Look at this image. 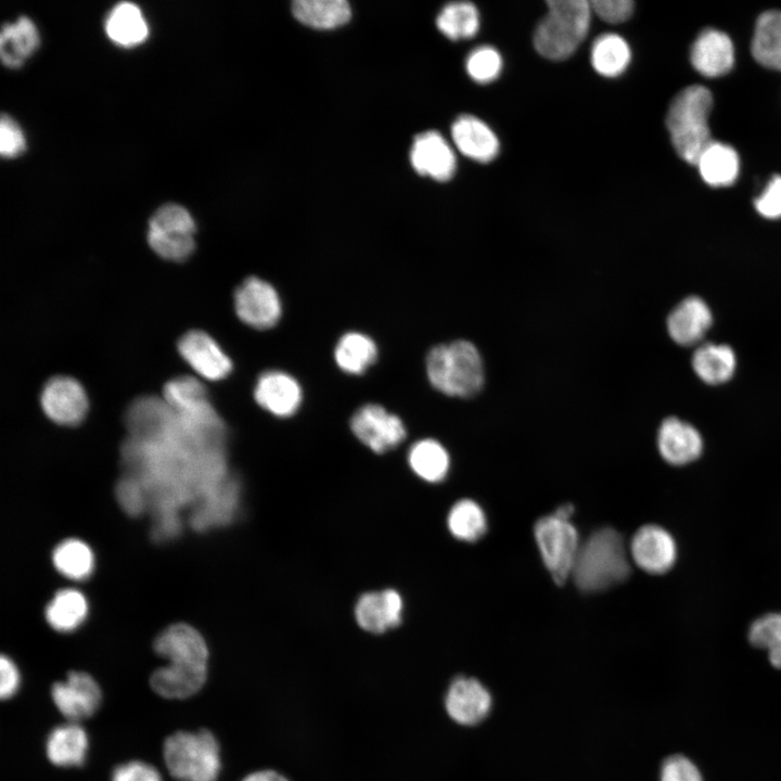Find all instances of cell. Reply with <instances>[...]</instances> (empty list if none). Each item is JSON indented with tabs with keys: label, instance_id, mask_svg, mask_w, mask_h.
<instances>
[{
	"label": "cell",
	"instance_id": "6da1fadb",
	"mask_svg": "<svg viewBox=\"0 0 781 781\" xmlns=\"http://www.w3.org/2000/svg\"><path fill=\"white\" fill-rule=\"evenodd\" d=\"M629 550L611 527L593 532L581 545L572 576L585 592H599L624 581L630 574Z\"/></svg>",
	"mask_w": 781,
	"mask_h": 781
},
{
	"label": "cell",
	"instance_id": "7a4b0ae2",
	"mask_svg": "<svg viewBox=\"0 0 781 781\" xmlns=\"http://www.w3.org/2000/svg\"><path fill=\"white\" fill-rule=\"evenodd\" d=\"M713 97L700 85L682 89L671 101L666 125L671 143L679 156L695 165L702 152L713 142L707 118Z\"/></svg>",
	"mask_w": 781,
	"mask_h": 781
},
{
	"label": "cell",
	"instance_id": "3957f363",
	"mask_svg": "<svg viewBox=\"0 0 781 781\" xmlns=\"http://www.w3.org/2000/svg\"><path fill=\"white\" fill-rule=\"evenodd\" d=\"M426 373L433 387L448 396L470 397L484 384L481 355L468 341L434 346L426 357Z\"/></svg>",
	"mask_w": 781,
	"mask_h": 781
},
{
	"label": "cell",
	"instance_id": "277c9868",
	"mask_svg": "<svg viewBox=\"0 0 781 781\" xmlns=\"http://www.w3.org/2000/svg\"><path fill=\"white\" fill-rule=\"evenodd\" d=\"M548 13L534 33V46L543 57L562 61L571 56L588 34L591 4L586 0L548 1Z\"/></svg>",
	"mask_w": 781,
	"mask_h": 781
},
{
	"label": "cell",
	"instance_id": "5b68a950",
	"mask_svg": "<svg viewBox=\"0 0 781 781\" xmlns=\"http://www.w3.org/2000/svg\"><path fill=\"white\" fill-rule=\"evenodd\" d=\"M163 757L168 772L178 781H217L221 769L219 743L206 729L177 731L167 737Z\"/></svg>",
	"mask_w": 781,
	"mask_h": 781
},
{
	"label": "cell",
	"instance_id": "8992f818",
	"mask_svg": "<svg viewBox=\"0 0 781 781\" xmlns=\"http://www.w3.org/2000/svg\"><path fill=\"white\" fill-rule=\"evenodd\" d=\"M195 222L190 212L180 204L159 206L149 221L148 242L162 258L182 261L195 247Z\"/></svg>",
	"mask_w": 781,
	"mask_h": 781
},
{
	"label": "cell",
	"instance_id": "52a82bcc",
	"mask_svg": "<svg viewBox=\"0 0 781 781\" xmlns=\"http://www.w3.org/2000/svg\"><path fill=\"white\" fill-rule=\"evenodd\" d=\"M534 536L552 579L563 585L572 576L580 548L575 526L552 514L536 522Z\"/></svg>",
	"mask_w": 781,
	"mask_h": 781
},
{
	"label": "cell",
	"instance_id": "ba28073f",
	"mask_svg": "<svg viewBox=\"0 0 781 781\" xmlns=\"http://www.w3.org/2000/svg\"><path fill=\"white\" fill-rule=\"evenodd\" d=\"M350 430L371 451L384 453L400 445L407 435L401 419L377 404H367L355 411Z\"/></svg>",
	"mask_w": 781,
	"mask_h": 781
},
{
	"label": "cell",
	"instance_id": "9c48e42d",
	"mask_svg": "<svg viewBox=\"0 0 781 781\" xmlns=\"http://www.w3.org/2000/svg\"><path fill=\"white\" fill-rule=\"evenodd\" d=\"M234 309L243 323L257 330H267L279 322L282 303L269 282L258 277H248L235 290Z\"/></svg>",
	"mask_w": 781,
	"mask_h": 781
},
{
	"label": "cell",
	"instance_id": "30bf717a",
	"mask_svg": "<svg viewBox=\"0 0 781 781\" xmlns=\"http://www.w3.org/2000/svg\"><path fill=\"white\" fill-rule=\"evenodd\" d=\"M155 653L168 664L195 670L208 668V648L203 636L191 625L166 627L154 640Z\"/></svg>",
	"mask_w": 781,
	"mask_h": 781
},
{
	"label": "cell",
	"instance_id": "8fae6325",
	"mask_svg": "<svg viewBox=\"0 0 781 781\" xmlns=\"http://www.w3.org/2000/svg\"><path fill=\"white\" fill-rule=\"evenodd\" d=\"M51 697L57 710L68 721L78 722L98 710L102 692L89 674L71 671L64 680L52 684Z\"/></svg>",
	"mask_w": 781,
	"mask_h": 781
},
{
	"label": "cell",
	"instance_id": "7c38bea8",
	"mask_svg": "<svg viewBox=\"0 0 781 781\" xmlns=\"http://www.w3.org/2000/svg\"><path fill=\"white\" fill-rule=\"evenodd\" d=\"M40 402L46 415L56 424H79L88 410V398L78 381L57 375L50 379L41 392Z\"/></svg>",
	"mask_w": 781,
	"mask_h": 781
},
{
	"label": "cell",
	"instance_id": "4fadbf2b",
	"mask_svg": "<svg viewBox=\"0 0 781 781\" xmlns=\"http://www.w3.org/2000/svg\"><path fill=\"white\" fill-rule=\"evenodd\" d=\"M629 554L638 567L649 574L668 572L677 559L674 537L658 525H644L631 538Z\"/></svg>",
	"mask_w": 781,
	"mask_h": 781
},
{
	"label": "cell",
	"instance_id": "5bb4252c",
	"mask_svg": "<svg viewBox=\"0 0 781 781\" xmlns=\"http://www.w3.org/2000/svg\"><path fill=\"white\" fill-rule=\"evenodd\" d=\"M492 704L490 692L477 679L459 676L448 687L445 708L449 717L459 725L474 726L483 721Z\"/></svg>",
	"mask_w": 781,
	"mask_h": 781
},
{
	"label": "cell",
	"instance_id": "9a60e30c",
	"mask_svg": "<svg viewBox=\"0 0 781 781\" xmlns=\"http://www.w3.org/2000/svg\"><path fill=\"white\" fill-rule=\"evenodd\" d=\"M180 356L202 377L225 379L232 371V361L217 342L200 330L187 332L178 342Z\"/></svg>",
	"mask_w": 781,
	"mask_h": 781
},
{
	"label": "cell",
	"instance_id": "2e32d148",
	"mask_svg": "<svg viewBox=\"0 0 781 781\" xmlns=\"http://www.w3.org/2000/svg\"><path fill=\"white\" fill-rule=\"evenodd\" d=\"M254 398L269 413L279 418H289L299 409L303 390L291 374L280 370H268L258 376L254 387Z\"/></svg>",
	"mask_w": 781,
	"mask_h": 781
},
{
	"label": "cell",
	"instance_id": "e0dca14e",
	"mask_svg": "<svg viewBox=\"0 0 781 781\" xmlns=\"http://www.w3.org/2000/svg\"><path fill=\"white\" fill-rule=\"evenodd\" d=\"M402 610V598L395 589L369 591L358 598L355 618L364 631L383 633L401 623Z\"/></svg>",
	"mask_w": 781,
	"mask_h": 781
},
{
	"label": "cell",
	"instance_id": "ac0fdd59",
	"mask_svg": "<svg viewBox=\"0 0 781 781\" xmlns=\"http://www.w3.org/2000/svg\"><path fill=\"white\" fill-rule=\"evenodd\" d=\"M410 161L415 171L437 181L449 180L456 170L454 154L437 131H426L414 138Z\"/></svg>",
	"mask_w": 781,
	"mask_h": 781
},
{
	"label": "cell",
	"instance_id": "d6986e66",
	"mask_svg": "<svg viewBox=\"0 0 781 781\" xmlns=\"http://www.w3.org/2000/svg\"><path fill=\"white\" fill-rule=\"evenodd\" d=\"M657 446L666 462L684 465L700 457L703 439L691 424L677 418H667L658 430Z\"/></svg>",
	"mask_w": 781,
	"mask_h": 781
},
{
	"label": "cell",
	"instance_id": "ffe728a7",
	"mask_svg": "<svg viewBox=\"0 0 781 781\" xmlns=\"http://www.w3.org/2000/svg\"><path fill=\"white\" fill-rule=\"evenodd\" d=\"M690 59L693 67L706 77L725 75L734 63L732 41L720 30L705 29L693 42Z\"/></svg>",
	"mask_w": 781,
	"mask_h": 781
},
{
	"label": "cell",
	"instance_id": "44dd1931",
	"mask_svg": "<svg viewBox=\"0 0 781 781\" xmlns=\"http://www.w3.org/2000/svg\"><path fill=\"white\" fill-rule=\"evenodd\" d=\"M451 135L458 150L476 162L488 163L498 154L499 142L496 135L477 117H458L452 124Z\"/></svg>",
	"mask_w": 781,
	"mask_h": 781
},
{
	"label": "cell",
	"instance_id": "7402d4cb",
	"mask_svg": "<svg viewBox=\"0 0 781 781\" xmlns=\"http://www.w3.org/2000/svg\"><path fill=\"white\" fill-rule=\"evenodd\" d=\"M712 324V312L706 303L696 296L680 302L670 312L667 328L671 338L683 346L697 343Z\"/></svg>",
	"mask_w": 781,
	"mask_h": 781
},
{
	"label": "cell",
	"instance_id": "603a6c76",
	"mask_svg": "<svg viewBox=\"0 0 781 781\" xmlns=\"http://www.w3.org/2000/svg\"><path fill=\"white\" fill-rule=\"evenodd\" d=\"M88 747L87 732L73 721L53 728L46 740V755L51 764L59 767L84 765Z\"/></svg>",
	"mask_w": 781,
	"mask_h": 781
},
{
	"label": "cell",
	"instance_id": "cb8c5ba5",
	"mask_svg": "<svg viewBox=\"0 0 781 781\" xmlns=\"http://www.w3.org/2000/svg\"><path fill=\"white\" fill-rule=\"evenodd\" d=\"M39 31L26 15L2 25L0 33V56L8 67H20L38 48Z\"/></svg>",
	"mask_w": 781,
	"mask_h": 781
},
{
	"label": "cell",
	"instance_id": "d4e9b609",
	"mask_svg": "<svg viewBox=\"0 0 781 781\" xmlns=\"http://www.w3.org/2000/svg\"><path fill=\"white\" fill-rule=\"evenodd\" d=\"M207 671L167 664L150 677L152 690L162 697L181 700L196 694L205 684Z\"/></svg>",
	"mask_w": 781,
	"mask_h": 781
},
{
	"label": "cell",
	"instance_id": "484cf974",
	"mask_svg": "<svg viewBox=\"0 0 781 781\" xmlns=\"http://www.w3.org/2000/svg\"><path fill=\"white\" fill-rule=\"evenodd\" d=\"M105 30L114 42L125 47L144 41L149 34L141 9L130 1L119 2L112 8L105 21Z\"/></svg>",
	"mask_w": 781,
	"mask_h": 781
},
{
	"label": "cell",
	"instance_id": "4316f807",
	"mask_svg": "<svg viewBox=\"0 0 781 781\" xmlns=\"http://www.w3.org/2000/svg\"><path fill=\"white\" fill-rule=\"evenodd\" d=\"M695 165L703 180L712 187L730 185L739 174V156L735 150L714 140L702 152Z\"/></svg>",
	"mask_w": 781,
	"mask_h": 781
},
{
	"label": "cell",
	"instance_id": "83f0119b",
	"mask_svg": "<svg viewBox=\"0 0 781 781\" xmlns=\"http://www.w3.org/2000/svg\"><path fill=\"white\" fill-rule=\"evenodd\" d=\"M377 358L374 341L361 332H347L340 337L334 348L337 367L348 374H362Z\"/></svg>",
	"mask_w": 781,
	"mask_h": 781
},
{
	"label": "cell",
	"instance_id": "f1b7e54d",
	"mask_svg": "<svg viewBox=\"0 0 781 781\" xmlns=\"http://www.w3.org/2000/svg\"><path fill=\"white\" fill-rule=\"evenodd\" d=\"M752 54L765 67L781 72V12L759 15L752 40Z\"/></svg>",
	"mask_w": 781,
	"mask_h": 781
},
{
	"label": "cell",
	"instance_id": "f546056e",
	"mask_svg": "<svg viewBox=\"0 0 781 781\" xmlns=\"http://www.w3.org/2000/svg\"><path fill=\"white\" fill-rule=\"evenodd\" d=\"M48 624L59 632H71L77 629L87 618L88 601L76 589L57 591L44 611Z\"/></svg>",
	"mask_w": 781,
	"mask_h": 781
},
{
	"label": "cell",
	"instance_id": "4dcf8cb0",
	"mask_svg": "<svg viewBox=\"0 0 781 781\" xmlns=\"http://www.w3.org/2000/svg\"><path fill=\"white\" fill-rule=\"evenodd\" d=\"M408 463L413 473L428 483L441 482L448 474L450 458L445 447L435 439L415 441L409 449Z\"/></svg>",
	"mask_w": 781,
	"mask_h": 781
},
{
	"label": "cell",
	"instance_id": "1f68e13d",
	"mask_svg": "<svg viewBox=\"0 0 781 781\" xmlns=\"http://www.w3.org/2000/svg\"><path fill=\"white\" fill-rule=\"evenodd\" d=\"M294 16L315 28H333L345 24L351 15L345 0H296L292 3Z\"/></svg>",
	"mask_w": 781,
	"mask_h": 781
},
{
	"label": "cell",
	"instance_id": "d6a6232c",
	"mask_svg": "<svg viewBox=\"0 0 781 781\" xmlns=\"http://www.w3.org/2000/svg\"><path fill=\"white\" fill-rule=\"evenodd\" d=\"M695 373L708 384L728 381L735 369V356L731 347L721 344H705L693 355Z\"/></svg>",
	"mask_w": 781,
	"mask_h": 781
},
{
	"label": "cell",
	"instance_id": "836d02e7",
	"mask_svg": "<svg viewBox=\"0 0 781 781\" xmlns=\"http://www.w3.org/2000/svg\"><path fill=\"white\" fill-rule=\"evenodd\" d=\"M52 562L60 574L72 580H85L94 569V554L82 540L68 538L52 552Z\"/></svg>",
	"mask_w": 781,
	"mask_h": 781
},
{
	"label": "cell",
	"instance_id": "e575fe53",
	"mask_svg": "<svg viewBox=\"0 0 781 781\" xmlns=\"http://www.w3.org/2000/svg\"><path fill=\"white\" fill-rule=\"evenodd\" d=\"M630 62V49L624 38L616 34H603L591 48L593 68L604 77L620 75Z\"/></svg>",
	"mask_w": 781,
	"mask_h": 781
},
{
	"label": "cell",
	"instance_id": "d590c367",
	"mask_svg": "<svg viewBox=\"0 0 781 781\" xmlns=\"http://www.w3.org/2000/svg\"><path fill=\"white\" fill-rule=\"evenodd\" d=\"M447 526L454 538L473 542L485 535L487 518L477 502L461 499L451 507L447 516Z\"/></svg>",
	"mask_w": 781,
	"mask_h": 781
},
{
	"label": "cell",
	"instance_id": "8d00e7d4",
	"mask_svg": "<svg viewBox=\"0 0 781 781\" xmlns=\"http://www.w3.org/2000/svg\"><path fill=\"white\" fill-rule=\"evenodd\" d=\"M436 25L449 39L471 38L479 27L478 11L470 2L448 3L437 15Z\"/></svg>",
	"mask_w": 781,
	"mask_h": 781
},
{
	"label": "cell",
	"instance_id": "74e56055",
	"mask_svg": "<svg viewBox=\"0 0 781 781\" xmlns=\"http://www.w3.org/2000/svg\"><path fill=\"white\" fill-rule=\"evenodd\" d=\"M748 640L754 646L767 650L771 665L781 668V613H769L753 622Z\"/></svg>",
	"mask_w": 781,
	"mask_h": 781
},
{
	"label": "cell",
	"instance_id": "f35d334b",
	"mask_svg": "<svg viewBox=\"0 0 781 781\" xmlns=\"http://www.w3.org/2000/svg\"><path fill=\"white\" fill-rule=\"evenodd\" d=\"M166 404L176 411L195 408L206 401L207 392L204 385L193 376H178L164 386Z\"/></svg>",
	"mask_w": 781,
	"mask_h": 781
},
{
	"label": "cell",
	"instance_id": "ab89813d",
	"mask_svg": "<svg viewBox=\"0 0 781 781\" xmlns=\"http://www.w3.org/2000/svg\"><path fill=\"white\" fill-rule=\"evenodd\" d=\"M465 67L472 79L479 84H487L499 76L502 68V60L495 48L482 46L469 54Z\"/></svg>",
	"mask_w": 781,
	"mask_h": 781
},
{
	"label": "cell",
	"instance_id": "60d3db41",
	"mask_svg": "<svg viewBox=\"0 0 781 781\" xmlns=\"http://www.w3.org/2000/svg\"><path fill=\"white\" fill-rule=\"evenodd\" d=\"M116 498L121 509L131 516L141 515L149 504L145 486L139 478L130 474L117 483Z\"/></svg>",
	"mask_w": 781,
	"mask_h": 781
},
{
	"label": "cell",
	"instance_id": "b9f144b4",
	"mask_svg": "<svg viewBox=\"0 0 781 781\" xmlns=\"http://www.w3.org/2000/svg\"><path fill=\"white\" fill-rule=\"evenodd\" d=\"M26 149L24 132L16 120L2 113L0 118V153L3 157H16Z\"/></svg>",
	"mask_w": 781,
	"mask_h": 781
},
{
	"label": "cell",
	"instance_id": "7bdbcfd3",
	"mask_svg": "<svg viewBox=\"0 0 781 781\" xmlns=\"http://www.w3.org/2000/svg\"><path fill=\"white\" fill-rule=\"evenodd\" d=\"M660 781H703L696 765L681 754L668 756L661 766Z\"/></svg>",
	"mask_w": 781,
	"mask_h": 781
},
{
	"label": "cell",
	"instance_id": "ee69618b",
	"mask_svg": "<svg viewBox=\"0 0 781 781\" xmlns=\"http://www.w3.org/2000/svg\"><path fill=\"white\" fill-rule=\"evenodd\" d=\"M111 781H163L159 771L141 760H130L116 766Z\"/></svg>",
	"mask_w": 781,
	"mask_h": 781
},
{
	"label": "cell",
	"instance_id": "f6af8a7d",
	"mask_svg": "<svg viewBox=\"0 0 781 781\" xmlns=\"http://www.w3.org/2000/svg\"><path fill=\"white\" fill-rule=\"evenodd\" d=\"M754 203L761 216L766 218L781 217V176H773Z\"/></svg>",
	"mask_w": 781,
	"mask_h": 781
},
{
	"label": "cell",
	"instance_id": "bcb514c9",
	"mask_svg": "<svg viewBox=\"0 0 781 781\" xmlns=\"http://www.w3.org/2000/svg\"><path fill=\"white\" fill-rule=\"evenodd\" d=\"M591 9L605 22L622 23L632 14L633 2L630 0H596Z\"/></svg>",
	"mask_w": 781,
	"mask_h": 781
},
{
	"label": "cell",
	"instance_id": "7dc6e473",
	"mask_svg": "<svg viewBox=\"0 0 781 781\" xmlns=\"http://www.w3.org/2000/svg\"><path fill=\"white\" fill-rule=\"evenodd\" d=\"M0 696L2 700L11 699L20 688L21 675L15 663L4 655L0 660Z\"/></svg>",
	"mask_w": 781,
	"mask_h": 781
},
{
	"label": "cell",
	"instance_id": "c3c4849f",
	"mask_svg": "<svg viewBox=\"0 0 781 781\" xmlns=\"http://www.w3.org/2000/svg\"><path fill=\"white\" fill-rule=\"evenodd\" d=\"M242 781H289L281 773L273 770H260L247 774Z\"/></svg>",
	"mask_w": 781,
	"mask_h": 781
},
{
	"label": "cell",
	"instance_id": "681fc988",
	"mask_svg": "<svg viewBox=\"0 0 781 781\" xmlns=\"http://www.w3.org/2000/svg\"><path fill=\"white\" fill-rule=\"evenodd\" d=\"M573 513L574 507L569 503H565L559 507L553 514L562 520L569 521Z\"/></svg>",
	"mask_w": 781,
	"mask_h": 781
}]
</instances>
